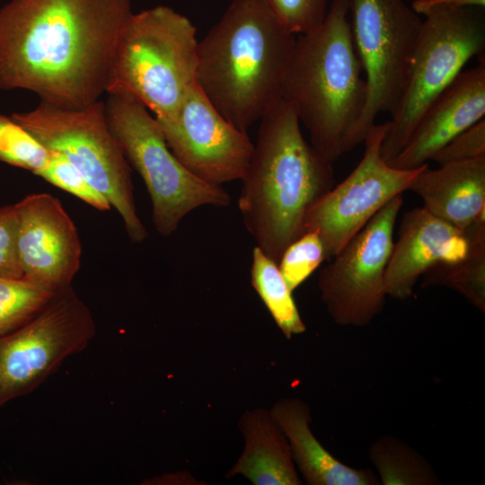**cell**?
Returning a JSON list of instances; mask_svg holds the SVG:
<instances>
[{
  "label": "cell",
  "instance_id": "obj_1",
  "mask_svg": "<svg viewBox=\"0 0 485 485\" xmlns=\"http://www.w3.org/2000/svg\"><path fill=\"white\" fill-rule=\"evenodd\" d=\"M131 0H12L0 8V90L80 109L106 93Z\"/></svg>",
  "mask_w": 485,
  "mask_h": 485
},
{
  "label": "cell",
  "instance_id": "obj_2",
  "mask_svg": "<svg viewBox=\"0 0 485 485\" xmlns=\"http://www.w3.org/2000/svg\"><path fill=\"white\" fill-rule=\"evenodd\" d=\"M295 44L265 0H233L198 41L197 84L247 132L283 99Z\"/></svg>",
  "mask_w": 485,
  "mask_h": 485
},
{
  "label": "cell",
  "instance_id": "obj_3",
  "mask_svg": "<svg viewBox=\"0 0 485 485\" xmlns=\"http://www.w3.org/2000/svg\"><path fill=\"white\" fill-rule=\"evenodd\" d=\"M238 207L256 246L278 263L304 234L312 206L334 186L332 163L306 141L292 106L282 99L260 119Z\"/></svg>",
  "mask_w": 485,
  "mask_h": 485
},
{
  "label": "cell",
  "instance_id": "obj_4",
  "mask_svg": "<svg viewBox=\"0 0 485 485\" xmlns=\"http://www.w3.org/2000/svg\"><path fill=\"white\" fill-rule=\"evenodd\" d=\"M362 71L348 0H332L320 26L295 38L283 93L310 144L331 163L365 140L369 91Z\"/></svg>",
  "mask_w": 485,
  "mask_h": 485
},
{
  "label": "cell",
  "instance_id": "obj_5",
  "mask_svg": "<svg viewBox=\"0 0 485 485\" xmlns=\"http://www.w3.org/2000/svg\"><path fill=\"white\" fill-rule=\"evenodd\" d=\"M196 28L172 7L132 13L113 50L106 93H125L154 114L172 116L197 83Z\"/></svg>",
  "mask_w": 485,
  "mask_h": 485
},
{
  "label": "cell",
  "instance_id": "obj_6",
  "mask_svg": "<svg viewBox=\"0 0 485 485\" xmlns=\"http://www.w3.org/2000/svg\"><path fill=\"white\" fill-rule=\"evenodd\" d=\"M11 117L45 147L63 154L108 199L133 242L145 241L148 233L137 215L131 166L109 126L104 101L66 109L40 101Z\"/></svg>",
  "mask_w": 485,
  "mask_h": 485
},
{
  "label": "cell",
  "instance_id": "obj_7",
  "mask_svg": "<svg viewBox=\"0 0 485 485\" xmlns=\"http://www.w3.org/2000/svg\"><path fill=\"white\" fill-rule=\"evenodd\" d=\"M105 104L109 126L146 185L160 235L172 234L198 207L230 205L231 197L221 185L198 178L176 158L156 119L144 105L125 93L109 94Z\"/></svg>",
  "mask_w": 485,
  "mask_h": 485
},
{
  "label": "cell",
  "instance_id": "obj_8",
  "mask_svg": "<svg viewBox=\"0 0 485 485\" xmlns=\"http://www.w3.org/2000/svg\"><path fill=\"white\" fill-rule=\"evenodd\" d=\"M422 15L407 82L382 141L390 163L403 148L428 106L485 48V22L474 7L436 6Z\"/></svg>",
  "mask_w": 485,
  "mask_h": 485
},
{
  "label": "cell",
  "instance_id": "obj_9",
  "mask_svg": "<svg viewBox=\"0 0 485 485\" xmlns=\"http://www.w3.org/2000/svg\"><path fill=\"white\" fill-rule=\"evenodd\" d=\"M96 331L90 309L71 286L57 290L27 322L0 337V407L34 391Z\"/></svg>",
  "mask_w": 485,
  "mask_h": 485
},
{
  "label": "cell",
  "instance_id": "obj_10",
  "mask_svg": "<svg viewBox=\"0 0 485 485\" xmlns=\"http://www.w3.org/2000/svg\"><path fill=\"white\" fill-rule=\"evenodd\" d=\"M402 205V194L392 199L321 269V299L336 324L365 327L382 313L385 270Z\"/></svg>",
  "mask_w": 485,
  "mask_h": 485
},
{
  "label": "cell",
  "instance_id": "obj_11",
  "mask_svg": "<svg viewBox=\"0 0 485 485\" xmlns=\"http://www.w3.org/2000/svg\"><path fill=\"white\" fill-rule=\"evenodd\" d=\"M353 39L368 85L361 124L366 138L382 112L403 93L422 19L404 0H348Z\"/></svg>",
  "mask_w": 485,
  "mask_h": 485
},
{
  "label": "cell",
  "instance_id": "obj_12",
  "mask_svg": "<svg viewBox=\"0 0 485 485\" xmlns=\"http://www.w3.org/2000/svg\"><path fill=\"white\" fill-rule=\"evenodd\" d=\"M387 124H375L365 140L363 156L340 183L333 186L309 209L304 218V233L315 231L330 260L386 204L410 190L420 171L428 163L412 170L389 164L381 154Z\"/></svg>",
  "mask_w": 485,
  "mask_h": 485
},
{
  "label": "cell",
  "instance_id": "obj_13",
  "mask_svg": "<svg viewBox=\"0 0 485 485\" xmlns=\"http://www.w3.org/2000/svg\"><path fill=\"white\" fill-rule=\"evenodd\" d=\"M156 120L172 154L196 176L216 185L242 179L253 143L221 115L197 83L172 116Z\"/></svg>",
  "mask_w": 485,
  "mask_h": 485
},
{
  "label": "cell",
  "instance_id": "obj_14",
  "mask_svg": "<svg viewBox=\"0 0 485 485\" xmlns=\"http://www.w3.org/2000/svg\"><path fill=\"white\" fill-rule=\"evenodd\" d=\"M14 207L23 278L55 291L71 286L80 269L82 244L61 202L48 193H33Z\"/></svg>",
  "mask_w": 485,
  "mask_h": 485
},
{
  "label": "cell",
  "instance_id": "obj_15",
  "mask_svg": "<svg viewBox=\"0 0 485 485\" xmlns=\"http://www.w3.org/2000/svg\"><path fill=\"white\" fill-rule=\"evenodd\" d=\"M483 236L485 220L460 230L423 207L405 212L385 270L387 296L408 299L428 269L463 259L473 242Z\"/></svg>",
  "mask_w": 485,
  "mask_h": 485
},
{
  "label": "cell",
  "instance_id": "obj_16",
  "mask_svg": "<svg viewBox=\"0 0 485 485\" xmlns=\"http://www.w3.org/2000/svg\"><path fill=\"white\" fill-rule=\"evenodd\" d=\"M485 115L484 58L462 71L420 117L401 151L388 163L401 170L428 163L453 137Z\"/></svg>",
  "mask_w": 485,
  "mask_h": 485
},
{
  "label": "cell",
  "instance_id": "obj_17",
  "mask_svg": "<svg viewBox=\"0 0 485 485\" xmlns=\"http://www.w3.org/2000/svg\"><path fill=\"white\" fill-rule=\"evenodd\" d=\"M431 215L464 230L485 220V157L426 165L410 187Z\"/></svg>",
  "mask_w": 485,
  "mask_h": 485
},
{
  "label": "cell",
  "instance_id": "obj_18",
  "mask_svg": "<svg viewBox=\"0 0 485 485\" xmlns=\"http://www.w3.org/2000/svg\"><path fill=\"white\" fill-rule=\"evenodd\" d=\"M270 412L284 432L295 468L306 484H380L372 469L347 465L326 450L311 429V409L304 400L281 398Z\"/></svg>",
  "mask_w": 485,
  "mask_h": 485
},
{
  "label": "cell",
  "instance_id": "obj_19",
  "mask_svg": "<svg viewBox=\"0 0 485 485\" xmlns=\"http://www.w3.org/2000/svg\"><path fill=\"white\" fill-rule=\"evenodd\" d=\"M239 429L244 448L226 477L241 475L254 485H300L302 479L292 459L287 439L270 410H247Z\"/></svg>",
  "mask_w": 485,
  "mask_h": 485
},
{
  "label": "cell",
  "instance_id": "obj_20",
  "mask_svg": "<svg viewBox=\"0 0 485 485\" xmlns=\"http://www.w3.org/2000/svg\"><path fill=\"white\" fill-rule=\"evenodd\" d=\"M369 458L383 485H437L441 480L429 462L405 441L390 435L375 439Z\"/></svg>",
  "mask_w": 485,
  "mask_h": 485
},
{
  "label": "cell",
  "instance_id": "obj_21",
  "mask_svg": "<svg viewBox=\"0 0 485 485\" xmlns=\"http://www.w3.org/2000/svg\"><path fill=\"white\" fill-rule=\"evenodd\" d=\"M251 283L287 339L305 331L306 326L295 304L293 291L278 263L257 246L252 251Z\"/></svg>",
  "mask_w": 485,
  "mask_h": 485
},
{
  "label": "cell",
  "instance_id": "obj_22",
  "mask_svg": "<svg viewBox=\"0 0 485 485\" xmlns=\"http://www.w3.org/2000/svg\"><path fill=\"white\" fill-rule=\"evenodd\" d=\"M420 286L444 287L462 295L479 311L485 312V236L473 242L469 253L454 262L434 265L423 275Z\"/></svg>",
  "mask_w": 485,
  "mask_h": 485
},
{
  "label": "cell",
  "instance_id": "obj_23",
  "mask_svg": "<svg viewBox=\"0 0 485 485\" xmlns=\"http://www.w3.org/2000/svg\"><path fill=\"white\" fill-rule=\"evenodd\" d=\"M55 292L23 278L0 277V337L31 320Z\"/></svg>",
  "mask_w": 485,
  "mask_h": 485
},
{
  "label": "cell",
  "instance_id": "obj_24",
  "mask_svg": "<svg viewBox=\"0 0 485 485\" xmlns=\"http://www.w3.org/2000/svg\"><path fill=\"white\" fill-rule=\"evenodd\" d=\"M51 155L49 149L12 117L0 114V161L38 175Z\"/></svg>",
  "mask_w": 485,
  "mask_h": 485
},
{
  "label": "cell",
  "instance_id": "obj_25",
  "mask_svg": "<svg viewBox=\"0 0 485 485\" xmlns=\"http://www.w3.org/2000/svg\"><path fill=\"white\" fill-rule=\"evenodd\" d=\"M323 260H326L325 251L319 234L315 231H307L286 248L278 265L294 291Z\"/></svg>",
  "mask_w": 485,
  "mask_h": 485
},
{
  "label": "cell",
  "instance_id": "obj_26",
  "mask_svg": "<svg viewBox=\"0 0 485 485\" xmlns=\"http://www.w3.org/2000/svg\"><path fill=\"white\" fill-rule=\"evenodd\" d=\"M51 152L48 166L37 176L73 194L97 210L108 211L111 208L108 199L63 154Z\"/></svg>",
  "mask_w": 485,
  "mask_h": 485
},
{
  "label": "cell",
  "instance_id": "obj_27",
  "mask_svg": "<svg viewBox=\"0 0 485 485\" xmlns=\"http://www.w3.org/2000/svg\"><path fill=\"white\" fill-rule=\"evenodd\" d=\"M284 28L294 35L316 29L323 22L328 0H265Z\"/></svg>",
  "mask_w": 485,
  "mask_h": 485
},
{
  "label": "cell",
  "instance_id": "obj_28",
  "mask_svg": "<svg viewBox=\"0 0 485 485\" xmlns=\"http://www.w3.org/2000/svg\"><path fill=\"white\" fill-rule=\"evenodd\" d=\"M485 157V119H481L453 137L431 160L443 165Z\"/></svg>",
  "mask_w": 485,
  "mask_h": 485
},
{
  "label": "cell",
  "instance_id": "obj_29",
  "mask_svg": "<svg viewBox=\"0 0 485 485\" xmlns=\"http://www.w3.org/2000/svg\"><path fill=\"white\" fill-rule=\"evenodd\" d=\"M17 229L14 205L0 207V277L23 278L17 251Z\"/></svg>",
  "mask_w": 485,
  "mask_h": 485
},
{
  "label": "cell",
  "instance_id": "obj_30",
  "mask_svg": "<svg viewBox=\"0 0 485 485\" xmlns=\"http://www.w3.org/2000/svg\"><path fill=\"white\" fill-rule=\"evenodd\" d=\"M484 5L485 0H414L411 4L412 9L418 14H423L436 6L481 8Z\"/></svg>",
  "mask_w": 485,
  "mask_h": 485
}]
</instances>
